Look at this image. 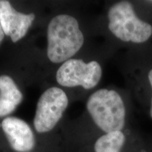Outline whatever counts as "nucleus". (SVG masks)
Returning <instances> with one entry per match:
<instances>
[{
  "label": "nucleus",
  "mask_w": 152,
  "mask_h": 152,
  "mask_svg": "<svg viewBox=\"0 0 152 152\" xmlns=\"http://www.w3.org/2000/svg\"><path fill=\"white\" fill-rule=\"evenodd\" d=\"M150 2H151V3H152V1H150Z\"/></svg>",
  "instance_id": "obj_12"
},
{
  "label": "nucleus",
  "mask_w": 152,
  "mask_h": 152,
  "mask_svg": "<svg viewBox=\"0 0 152 152\" xmlns=\"http://www.w3.org/2000/svg\"><path fill=\"white\" fill-rule=\"evenodd\" d=\"M4 35H5V34H4V33L1 24H0V44L1 43V42H2L4 38Z\"/></svg>",
  "instance_id": "obj_11"
},
{
  "label": "nucleus",
  "mask_w": 152,
  "mask_h": 152,
  "mask_svg": "<svg viewBox=\"0 0 152 152\" xmlns=\"http://www.w3.org/2000/svg\"><path fill=\"white\" fill-rule=\"evenodd\" d=\"M1 128L9 144L14 151L26 152L35 145L33 130L28 123L16 117H7L3 120Z\"/></svg>",
  "instance_id": "obj_7"
},
{
  "label": "nucleus",
  "mask_w": 152,
  "mask_h": 152,
  "mask_svg": "<svg viewBox=\"0 0 152 152\" xmlns=\"http://www.w3.org/2000/svg\"><path fill=\"white\" fill-rule=\"evenodd\" d=\"M148 79H149V84L151 87L152 90V69L150 70L149 72V74H148ZM150 116L152 118V97H151V107H150Z\"/></svg>",
  "instance_id": "obj_10"
},
{
  "label": "nucleus",
  "mask_w": 152,
  "mask_h": 152,
  "mask_svg": "<svg viewBox=\"0 0 152 152\" xmlns=\"http://www.w3.org/2000/svg\"><path fill=\"white\" fill-rule=\"evenodd\" d=\"M108 18L109 30L120 40L140 44L151 37L152 26L138 18L129 1L114 4L109 9Z\"/></svg>",
  "instance_id": "obj_3"
},
{
  "label": "nucleus",
  "mask_w": 152,
  "mask_h": 152,
  "mask_svg": "<svg viewBox=\"0 0 152 152\" xmlns=\"http://www.w3.org/2000/svg\"><path fill=\"white\" fill-rule=\"evenodd\" d=\"M102 75V67L96 61L85 63L82 59L71 58L60 66L56 78L63 87L81 86L85 90H90L99 84Z\"/></svg>",
  "instance_id": "obj_5"
},
{
  "label": "nucleus",
  "mask_w": 152,
  "mask_h": 152,
  "mask_svg": "<svg viewBox=\"0 0 152 152\" xmlns=\"http://www.w3.org/2000/svg\"><path fill=\"white\" fill-rule=\"evenodd\" d=\"M35 18L34 14L18 12L9 1L0 0V24L5 35L10 37L13 42L25 37Z\"/></svg>",
  "instance_id": "obj_6"
},
{
  "label": "nucleus",
  "mask_w": 152,
  "mask_h": 152,
  "mask_svg": "<svg viewBox=\"0 0 152 152\" xmlns=\"http://www.w3.org/2000/svg\"><path fill=\"white\" fill-rule=\"evenodd\" d=\"M84 36L77 19L60 14L52 19L47 28V56L52 63L69 60L83 47Z\"/></svg>",
  "instance_id": "obj_1"
},
{
  "label": "nucleus",
  "mask_w": 152,
  "mask_h": 152,
  "mask_svg": "<svg viewBox=\"0 0 152 152\" xmlns=\"http://www.w3.org/2000/svg\"><path fill=\"white\" fill-rule=\"evenodd\" d=\"M125 136L122 131H115L100 137L94 144L95 152H120L124 145Z\"/></svg>",
  "instance_id": "obj_9"
},
{
  "label": "nucleus",
  "mask_w": 152,
  "mask_h": 152,
  "mask_svg": "<svg viewBox=\"0 0 152 152\" xmlns=\"http://www.w3.org/2000/svg\"><path fill=\"white\" fill-rule=\"evenodd\" d=\"M68 105V99L64 90L56 87L47 89L39 97L34 118L37 132H49L56 126Z\"/></svg>",
  "instance_id": "obj_4"
},
{
  "label": "nucleus",
  "mask_w": 152,
  "mask_h": 152,
  "mask_svg": "<svg viewBox=\"0 0 152 152\" xmlns=\"http://www.w3.org/2000/svg\"><path fill=\"white\" fill-rule=\"evenodd\" d=\"M23 98L22 92L10 76H0V118L13 113Z\"/></svg>",
  "instance_id": "obj_8"
},
{
  "label": "nucleus",
  "mask_w": 152,
  "mask_h": 152,
  "mask_svg": "<svg viewBox=\"0 0 152 152\" xmlns=\"http://www.w3.org/2000/svg\"><path fill=\"white\" fill-rule=\"evenodd\" d=\"M87 109L95 124L106 133L121 131L125 123V107L115 90L100 89L87 102Z\"/></svg>",
  "instance_id": "obj_2"
}]
</instances>
